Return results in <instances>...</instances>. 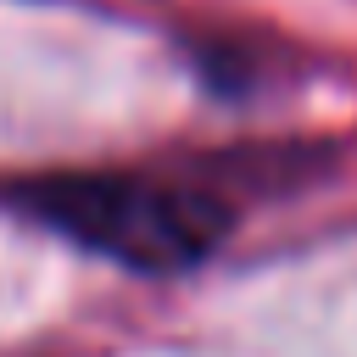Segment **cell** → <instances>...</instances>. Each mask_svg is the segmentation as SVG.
Wrapping results in <instances>:
<instances>
[{"label":"cell","mask_w":357,"mask_h":357,"mask_svg":"<svg viewBox=\"0 0 357 357\" xmlns=\"http://www.w3.org/2000/svg\"><path fill=\"white\" fill-rule=\"evenodd\" d=\"M11 206L134 273H190L229 234V212L206 190L128 178V173L28 178L11 190Z\"/></svg>","instance_id":"1"}]
</instances>
